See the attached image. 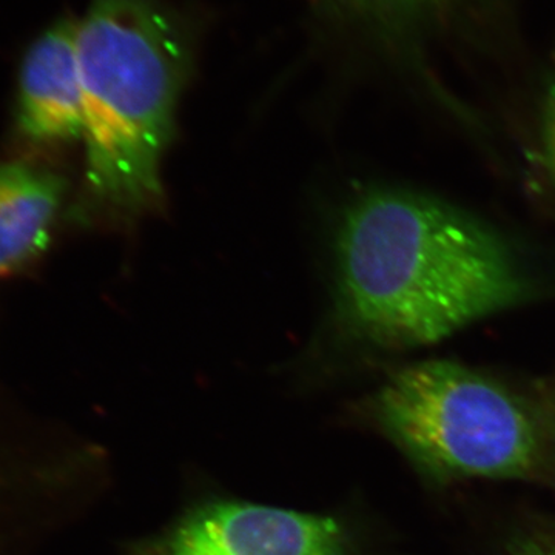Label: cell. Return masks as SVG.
<instances>
[{
  "label": "cell",
  "mask_w": 555,
  "mask_h": 555,
  "mask_svg": "<svg viewBox=\"0 0 555 555\" xmlns=\"http://www.w3.org/2000/svg\"><path fill=\"white\" fill-rule=\"evenodd\" d=\"M86 173L98 198L126 211L160 198L185 53L147 0H93L76 22Z\"/></svg>",
  "instance_id": "7a4b0ae2"
},
{
  "label": "cell",
  "mask_w": 555,
  "mask_h": 555,
  "mask_svg": "<svg viewBox=\"0 0 555 555\" xmlns=\"http://www.w3.org/2000/svg\"><path fill=\"white\" fill-rule=\"evenodd\" d=\"M61 198V179L51 171L0 164V276L47 247Z\"/></svg>",
  "instance_id": "8992f818"
},
{
  "label": "cell",
  "mask_w": 555,
  "mask_h": 555,
  "mask_svg": "<svg viewBox=\"0 0 555 555\" xmlns=\"http://www.w3.org/2000/svg\"><path fill=\"white\" fill-rule=\"evenodd\" d=\"M509 555H555V540L528 537L511 547Z\"/></svg>",
  "instance_id": "9c48e42d"
},
{
  "label": "cell",
  "mask_w": 555,
  "mask_h": 555,
  "mask_svg": "<svg viewBox=\"0 0 555 555\" xmlns=\"http://www.w3.org/2000/svg\"><path fill=\"white\" fill-rule=\"evenodd\" d=\"M17 126L24 137L39 144L82 138L76 22H57L28 47L20 73Z\"/></svg>",
  "instance_id": "5b68a950"
},
{
  "label": "cell",
  "mask_w": 555,
  "mask_h": 555,
  "mask_svg": "<svg viewBox=\"0 0 555 555\" xmlns=\"http://www.w3.org/2000/svg\"><path fill=\"white\" fill-rule=\"evenodd\" d=\"M387 437L436 483L534 480L551 469L539 420L513 392L452 361L396 372L372 404Z\"/></svg>",
  "instance_id": "3957f363"
},
{
  "label": "cell",
  "mask_w": 555,
  "mask_h": 555,
  "mask_svg": "<svg viewBox=\"0 0 555 555\" xmlns=\"http://www.w3.org/2000/svg\"><path fill=\"white\" fill-rule=\"evenodd\" d=\"M11 456H0V500H9L11 495H16L20 488H24V469H16Z\"/></svg>",
  "instance_id": "ba28073f"
},
{
  "label": "cell",
  "mask_w": 555,
  "mask_h": 555,
  "mask_svg": "<svg viewBox=\"0 0 555 555\" xmlns=\"http://www.w3.org/2000/svg\"><path fill=\"white\" fill-rule=\"evenodd\" d=\"M537 294L539 283L509 238L448 201L371 189L339 219L334 321L358 345H434Z\"/></svg>",
  "instance_id": "6da1fadb"
},
{
  "label": "cell",
  "mask_w": 555,
  "mask_h": 555,
  "mask_svg": "<svg viewBox=\"0 0 555 555\" xmlns=\"http://www.w3.org/2000/svg\"><path fill=\"white\" fill-rule=\"evenodd\" d=\"M129 555H352V546L334 517L208 500Z\"/></svg>",
  "instance_id": "277c9868"
},
{
  "label": "cell",
  "mask_w": 555,
  "mask_h": 555,
  "mask_svg": "<svg viewBox=\"0 0 555 555\" xmlns=\"http://www.w3.org/2000/svg\"><path fill=\"white\" fill-rule=\"evenodd\" d=\"M537 164L546 184L555 192V76L547 86L537 124Z\"/></svg>",
  "instance_id": "52a82bcc"
}]
</instances>
